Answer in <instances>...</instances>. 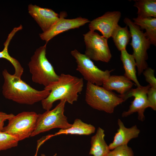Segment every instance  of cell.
<instances>
[{"label": "cell", "instance_id": "obj_9", "mask_svg": "<svg viewBox=\"0 0 156 156\" xmlns=\"http://www.w3.org/2000/svg\"><path fill=\"white\" fill-rule=\"evenodd\" d=\"M83 35L86 47L84 54L91 60L109 62L112 55L108 39L95 31H89Z\"/></svg>", "mask_w": 156, "mask_h": 156}, {"label": "cell", "instance_id": "obj_27", "mask_svg": "<svg viewBox=\"0 0 156 156\" xmlns=\"http://www.w3.org/2000/svg\"><path fill=\"white\" fill-rule=\"evenodd\" d=\"M14 116L12 114H7L0 112V131H2L4 127V122L7 120H8Z\"/></svg>", "mask_w": 156, "mask_h": 156}, {"label": "cell", "instance_id": "obj_13", "mask_svg": "<svg viewBox=\"0 0 156 156\" xmlns=\"http://www.w3.org/2000/svg\"><path fill=\"white\" fill-rule=\"evenodd\" d=\"M28 12L34 19L43 31L49 30L58 21L60 15L52 10L42 8L30 4L28 6Z\"/></svg>", "mask_w": 156, "mask_h": 156}, {"label": "cell", "instance_id": "obj_12", "mask_svg": "<svg viewBox=\"0 0 156 156\" xmlns=\"http://www.w3.org/2000/svg\"><path fill=\"white\" fill-rule=\"evenodd\" d=\"M121 17V12L118 11H108L102 16L90 21L88 25L90 31H99L102 36L108 39L118 25Z\"/></svg>", "mask_w": 156, "mask_h": 156}, {"label": "cell", "instance_id": "obj_28", "mask_svg": "<svg viewBox=\"0 0 156 156\" xmlns=\"http://www.w3.org/2000/svg\"><path fill=\"white\" fill-rule=\"evenodd\" d=\"M41 156H47L44 154H42L41 155Z\"/></svg>", "mask_w": 156, "mask_h": 156}, {"label": "cell", "instance_id": "obj_11", "mask_svg": "<svg viewBox=\"0 0 156 156\" xmlns=\"http://www.w3.org/2000/svg\"><path fill=\"white\" fill-rule=\"evenodd\" d=\"M59 15V19L49 30L39 34L40 38L47 44L58 34L71 29L78 28L90 22L88 19L81 17L66 18L67 15L65 12H60Z\"/></svg>", "mask_w": 156, "mask_h": 156}, {"label": "cell", "instance_id": "obj_14", "mask_svg": "<svg viewBox=\"0 0 156 156\" xmlns=\"http://www.w3.org/2000/svg\"><path fill=\"white\" fill-rule=\"evenodd\" d=\"M118 124L119 128L115 134L113 142L109 145L110 150L120 145H127L131 140L138 137L140 132L136 125L129 128H127L119 119L118 120Z\"/></svg>", "mask_w": 156, "mask_h": 156}, {"label": "cell", "instance_id": "obj_7", "mask_svg": "<svg viewBox=\"0 0 156 156\" xmlns=\"http://www.w3.org/2000/svg\"><path fill=\"white\" fill-rule=\"evenodd\" d=\"M38 114L34 112H23L9 119L2 131L15 138L19 141L31 136L35 128Z\"/></svg>", "mask_w": 156, "mask_h": 156}, {"label": "cell", "instance_id": "obj_2", "mask_svg": "<svg viewBox=\"0 0 156 156\" xmlns=\"http://www.w3.org/2000/svg\"><path fill=\"white\" fill-rule=\"evenodd\" d=\"M84 85L83 78L68 74L62 73L58 79L44 89L50 92L49 95L41 101L43 109L50 110L55 101L65 100L72 104L77 100L79 93L82 90Z\"/></svg>", "mask_w": 156, "mask_h": 156}, {"label": "cell", "instance_id": "obj_8", "mask_svg": "<svg viewBox=\"0 0 156 156\" xmlns=\"http://www.w3.org/2000/svg\"><path fill=\"white\" fill-rule=\"evenodd\" d=\"M70 53L77 63L76 70L81 74L87 82L98 86L102 85L111 75L110 73L114 70H101L94 64L91 60L77 49L72 51Z\"/></svg>", "mask_w": 156, "mask_h": 156}, {"label": "cell", "instance_id": "obj_16", "mask_svg": "<svg viewBox=\"0 0 156 156\" xmlns=\"http://www.w3.org/2000/svg\"><path fill=\"white\" fill-rule=\"evenodd\" d=\"M104 130L99 127L91 138L89 154L93 156H106L110 150L105 140Z\"/></svg>", "mask_w": 156, "mask_h": 156}, {"label": "cell", "instance_id": "obj_23", "mask_svg": "<svg viewBox=\"0 0 156 156\" xmlns=\"http://www.w3.org/2000/svg\"><path fill=\"white\" fill-rule=\"evenodd\" d=\"M18 142L12 135L3 131H0V151L17 146Z\"/></svg>", "mask_w": 156, "mask_h": 156}, {"label": "cell", "instance_id": "obj_10", "mask_svg": "<svg viewBox=\"0 0 156 156\" xmlns=\"http://www.w3.org/2000/svg\"><path fill=\"white\" fill-rule=\"evenodd\" d=\"M150 87L149 84L145 86H141L137 87L136 88H131L123 95H118L124 101L131 96H133L134 98L133 100L131 102L129 109L122 113V117H126L135 112H137L138 119L142 121L144 120L145 118L144 111L146 108L149 107L147 93Z\"/></svg>", "mask_w": 156, "mask_h": 156}, {"label": "cell", "instance_id": "obj_20", "mask_svg": "<svg viewBox=\"0 0 156 156\" xmlns=\"http://www.w3.org/2000/svg\"><path fill=\"white\" fill-rule=\"evenodd\" d=\"M133 23L141 30L144 29V32L149 40L151 44L156 46V18H140L137 17L133 19Z\"/></svg>", "mask_w": 156, "mask_h": 156}, {"label": "cell", "instance_id": "obj_6", "mask_svg": "<svg viewBox=\"0 0 156 156\" xmlns=\"http://www.w3.org/2000/svg\"><path fill=\"white\" fill-rule=\"evenodd\" d=\"M66 102L65 100H61L53 109L38 114L35 128L31 137L54 128L65 129L70 127L72 124L69 123L64 114Z\"/></svg>", "mask_w": 156, "mask_h": 156}, {"label": "cell", "instance_id": "obj_1", "mask_svg": "<svg viewBox=\"0 0 156 156\" xmlns=\"http://www.w3.org/2000/svg\"><path fill=\"white\" fill-rule=\"evenodd\" d=\"M4 81L2 93L6 99L19 104L32 105L41 101L49 95V90H36L20 78L10 73L6 69L2 71Z\"/></svg>", "mask_w": 156, "mask_h": 156}, {"label": "cell", "instance_id": "obj_26", "mask_svg": "<svg viewBox=\"0 0 156 156\" xmlns=\"http://www.w3.org/2000/svg\"><path fill=\"white\" fill-rule=\"evenodd\" d=\"M147 99L149 107L156 110V88L150 87L147 93Z\"/></svg>", "mask_w": 156, "mask_h": 156}, {"label": "cell", "instance_id": "obj_15", "mask_svg": "<svg viewBox=\"0 0 156 156\" xmlns=\"http://www.w3.org/2000/svg\"><path fill=\"white\" fill-rule=\"evenodd\" d=\"M131 80L123 75H110L103 84V87L109 91H116L120 95L129 91L133 85Z\"/></svg>", "mask_w": 156, "mask_h": 156}, {"label": "cell", "instance_id": "obj_17", "mask_svg": "<svg viewBox=\"0 0 156 156\" xmlns=\"http://www.w3.org/2000/svg\"><path fill=\"white\" fill-rule=\"evenodd\" d=\"M95 128L90 124H88L83 122L81 119L77 118L75 120L71 126L65 129H60L53 136L61 134H71L89 135L94 133L95 131Z\"/></svg>", "mask_w": 156, "mask_h": 156}, {"label": "cell", "instance_id": "obj_25", "mask_svg": "<svg viewBox=\"0 0 156 156\" xmlns=\"http://www.w3.org/2000/svg\"><path fill=\"white\" fill-rule=\"evenodd\" d=\"M155 70L148 67L142 73L146 81L151 88H156V79L154 76Z\"/></svg>", "mask_w": 156, "mask_h": 156}, {"label": "cell", "instance_id": "obj_21", "mask_svg": "<svg viewBox=\"0 0 156 156\" xmlns=\"http://www.w3.org/2000/svg\"><path fill=\"white\" fill-rule=\"evenodd\" d=\"M111 37L117 49L121 51L126 49L131 35L128 26L122 27L119 25L113 33Z\"/></svg>", "mask_w": 156, "mask_h": 156}, {"label": "cell", "instance_id": "obj_19", "mask_svg": "<svg viewBox=\"0 0 156 156\" xmlns=\"http://www.w3.org/2000/svg\"><path fill=\"white\" fill-rule=\"evenodd\" d=\"M22 28V25H20L19 27H15L13 29L9 34L4 44L3 49L0 51V58H4L9 61L14 68L15 72L14 75L20 78H21L23 73V68L17 60L10 55L8 49L10 43L15 33L18 31L21 30Z\"/></svg>", "mask_w": 156, "mask_h": 156}, {"label": "cell", "instance_id": "obj_22", "mask_svg": "<svg viewBox=\"0 0 156 156\" xmlns=\"http://www.w3.org/2000/svg\"><path fill=\"white\" fill-rule=\"evenodd\" d=\"M133 6L138 9V17L156 18V0H137Z\"/></svg>", "mask_w": 156, "mask_h": 156}, {"label": "cell", "instance_id": "obj_4", "mask_svg": "<svg viewBox=\"0 0 156 156\" xmlns=\"http://www.w3.org/2000/svg\"><path fill=\"white\" fill-rule=\"evenodd\" d=\"M85 100L93 109L109 114L113 113L115 108L124 102L112 91L88 82L86 84Z\"/></svg>", "mask_w": 156, "mask_h": 156}, {"label": "cell", "instance_id": "obj_18", "mask_svg": "<svg viewBox=\"0 0 156 156\" xmlns=\"http://www.w3.org/2000/svg\"><path fill=\"white\" fill-rule=\"evenodd\" d=\"M120 51V58L125 71L124 76L133 81L137 87L140 86L136 75V64L133 56L128 53L126 49Z\"/></svg>", "mask_w": 156, "mask_h": 156}, {"label": "cell", "instance_id": "obj_3", "mask_svg": "<svg viewBox=\"0 0 156 156\" xmlns=\"http://www.w3.org/2000/svg\"><path fill=\"white\" fill-rule=\"evenodd\" d=\"M47 44L36 49L28 64L33 81L44 87L57 81L59 77L46 57Z\"/></svg>", "mask_w": 156, "mask_h": 156}, {"label": "cell", "instance_id": "obj_5", "mask_svg": "<svg viewBox=\"0 0 156 156\" xmlns=\"http://www.w3.org/2000/svg\"><path fill=\"white\" fill-rule=\"evenodd\" d=\"M124 22L129 28L132 38L130 44L133 51L132 55L136 63L138 75L140 76L148 67L146 61L148 58L147 51L151 43L144 32L131 19L126 17Z\"/></svg>", "mask_w": 156, "mask_h": 156}, {"label": "cell", "instance_id": "obj_24", "mask_svg": "<svg viewBox=\"0 0 156 156\" xmlns=\"http://www.w3.org/2000/svg\"><path fill=\"white\" fill-rule=\"evenodd\" d=\"M106 156H134V154L130 147L127 145H123L110 150Z\"/></svg>", "mask_w": 156, "mask_h": 156}]
</instances>
